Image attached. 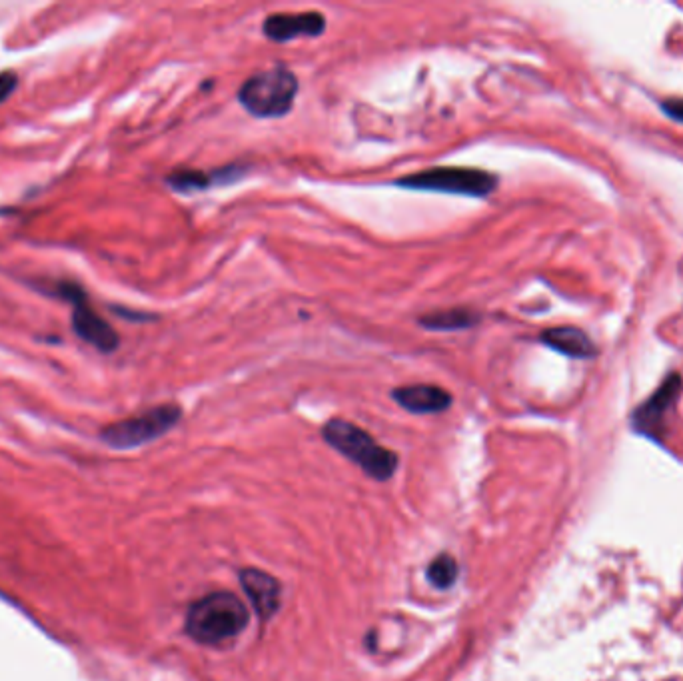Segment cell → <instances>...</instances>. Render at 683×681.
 <instances>
[{"instance_id":"obj_10","label":"cell","mask_w":683,"mask_h":681,"mask_svg":"<svg viewBox=\"0 0 683 681\" xmlns=\"http://www.w3.org/2000/svg\"><path fill=\"white\" fill-rule=\"evenodd\" d=\"M240 582L244 586V592L250 598L252 608L256 614L264 620H268L280 606V586L278 582L258 570H244L240 574Z\"/></svg>"},{"instance_id":"obj_12","label":"cell","mask_w":683,"mask_h":681,"mask_svg":"<svg viewBox=\"0 0 683 681\" xmlns=\"http://www.w3.org/2000/svg\"><path fill=\"white\" fill-rule=\"evenodd\" d=\"M418 324L428 332H462L482 324V314L468 306H456L422 314Z\"/></svg>"},{"instance_id":"obj_8","label":"cell","mask_w":683,"mask_h":681,"mask_svg":"<svg viewBox=\"0 0 683 681\" xmlns=\"http://www.w3.org/2000/svg\"><path fill=\"white\" fill-rule=\"evenodd\" d=\"M248 174V164L232 162L214 170H196V168H178L170 172L164 180L166 184L180 194H192L210 190L216 186H228L242 180Z\"/></svg>"},{"instance_id":"obj_1","label":"cell","mask_w":683,"mask_h":681,"mask_svg":"<svg viewBox=\"0 0 683 681\" xmlns=\"http://www.w3.org/2000/svg\"><path fill=\"white\" fill-rule=\"evenodd\" d=\"M298 90V76L286 64H274L248 76L240 84L236 98L254 118H282L290 114Z\"/></svg>"},{"instance_id":"obj_9","label":"cell","mask_w":683,"mask_h":681,"mask_svg":"<svg viewBox=\"0 0 683 681\" xmlns=\"http://www.w3.org/2000/svg\"><path fill=\"white\" fill-rule=\"evenodd\" d=\"M392 400L410 414H442L452 408V394L438 384H408L390 392Z\"/></svg>"},{"instance_id":"obj_14","label":"cell","mask_w":683,"mask_h":681,"mask_svg":"<svg viewBox=\"0 0 683 681\" xmlns=\"http://www.w3.org/2000/svg\"><path fill=\"white\" fill-rule=\"evenodd\" d=\"M456 578H458V566H456L454 558H450L446 554L436 558L428 568V580L440 590L452 588Z\"/></svg>"},{"instance_id":"obj_3","label":"cell","mask_w":683,"mask_h":681,"mask_svg":"<svg viewBox=\"0 0 683 681\" xmlns=\"http://www.w3.org/2000/svg\"><path fill=\"white\" fill-rule=\"evenodd\" d=\"M322 438L374 480H388L398 468V456L392 450L380 446L366 430L348 420H328L322 428Z\"/></svg>"},{"instance_id":"obj_4","label":"cell","mask_w":683,"mask_h":681,"mask_svg":"<svg viewBox=\"0 0 683 681\" xmlns=\"http://www.w3.org/2000/svg\"><path fill=\"white\" fill-rule=\"evenodd\" d=\"M392 184L418 192L488 198L500 186V176L472 166H434L422 172L400 176Z\"/></svg>"},{"instance_id":"obj_7","label":"cell","mask_w":683,"mask_h":681,"mask_svg":"<svg viewBox=\"0 0 683 681\" xmlns=\"http://www.w3.org/2000/svg\"><path fill=\"white\" fill-rule=\"evenodd\" d=\"M328 20L318 10L274 12L262 22V32L272 42H290L296 38H318L326 32Z\"/></svg>"},{"instance_id":"obj_5","label":"cell","mask_w":683,"mask_h":681,"mask_svg":"<svg viewBox=\"0 0 683 681\" xmlns=\"http://www.w3.org/2000/svg\"><path fill=\"white\" fill-rule=\"evenodd\" d=\"M182 418L178 404H160L138 416L114 422L100 432V440L114 450H132L158 440Z\"/></svg>"},{"instance_id":"obj_2","label":"cell","mask_w":683,"mask_h":681,"mask_svg":"<svg viewBox=\"0 0 683 681\" xmlns=\"http://www.w3.org/2000/svg\"><path fill=\"white\" fill-rule=\"evenodd\" d=\"M248 624L244 604L228 592L198 600L186 616V634L204 646H218L236 638Z\"/></svg>"},{"instance_id":"obj_13","label":"cell","mask_w":683,"mask_h":681,"mask_svg":"<svg viewBox=\"0 0 683 681\" xmlns=\"http://www.w3.org/2000/svg\"><path fill=\"white\" fill-rule=\"evenodd\" d=\"M680 390H682L680 374L668 376L666 382L658 388V392L636 412V420H638L640 428L654 430L658 426V422L664 418V414L670 410V406L676 402Z\"/></svg>"},{"instance_id":"obj_15","label":"cell","mask_w":683,"mask_h":681,"mask_svg":"<svg viewBox=\"0 0 683 681\" xmlns=\"http://www.w3.org/2000/svg\"><path fill=\"white\" fill-rule=\"evenodd\" d=\"M18 78L14 72H0V102H4L16 88Z\"/></svg>"},{"instance_id":"obj_11","label":"cell","mask_w":683,"mask_h":681,"mask_svg":"<svg viewBox=\"0 0 683 681\" xmlns=\"http://www.w3.org/2000/svg\"><path fill=\"white\" fill-rule=\"evenodd\" d=\"M540 340L548 348H552V350H556V352H560L564 356H570V358L586 360V358L596 356V346H594L592 338L584 330H580L576 326L548 328V330L542 332Z\"/></svg>"},{"instance_id":"obj_16","label":"cell","mask_w":683,"mask_h":681,"mask_svg":"<svg viewBox=\"0 0 683 681\" xmlns=\"http://www.w3.org/2000/svg\"><path fill=\"white\" fill-rule=\"evenodd\" d=\"M662 106H664V112L668 116H672L678 122H683V100H680V98H670Z\"/></svg>"},{"instance_id":"obj_6","label":"cell","mask_w":683,"mask_h":681,"mask_svg":"<svg viewBox=\"0 0 683 681\" xmlns=\"http://www.w3.org/2000/svg\"><path fill=\"white\" fill-rule=\"evenodd\" d=\"M60 294L74 304L72 330L76 332V336L104 354L114 352L120 344L116 330L84 302L82 290L76 286H60Z\"/></svg>"}]
</instances>
